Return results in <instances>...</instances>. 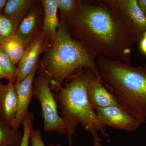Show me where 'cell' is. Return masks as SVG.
Returning <instances> with one entry per match:
<instances>
[{"label":"cell","mask_w":146,"mask_h":146,"mask_svg":"<svg viewBox=\"0 0 146 146\" xmlns=\"http://www.w3.org/2000/svg\"><path fill=\"white\" fill-rule=\"evenodd\" d=\"M139 43L141 51L144 54L146 55V32L143 34V36Z\"/></svg>","instance_id":"7402d4cb"},{"label":"cell","mask_w":146,"mask_h":146,"mask_svg":"<svg viewBox=\"0 0 146 146\" xmlns=\"http://www.w3.org/2000/svg\"><path fill=\"white\" fill-rule=\"evenodd\" d=\"M34 118V116L33 113L29 111L22 124L24 127L23 136V141L20 146H29L30 137L32 131L33 130V124Z\"/></svg>","instance_id":"d6986e66"},{"label":"cell","mask_w":146,"mask_h":146,"mask_svg":"<svg viewBox=\"0 0 146 146\" xmlns=\"http://www.w3.org/2000/svg\"><path fill=\"white\" fill-rule=\"evenodd\" d=\"M41 61V69L46 75L50 86L62 85L78 71L89 68L98 75V57L71 36L63 21L54 39Z\"/></svg>","instance_id":"277c9868"},{"label":"cell","mask_w":146,"mask_h":146,"mask_svg":"<svg viewBox=\"0 0 146 146\" xmlns=\"http://www.w3.org/2000/svg\"><path fill=\"white\" fill-rule=\"evenodd\" d=\"M23 133L13 129L0 119V146H20Z\"/></svg>","instance_id":"2e32d148"},{"label":"cell","mask_w":146,"mask_h":146,"mask_svg":"<svg viewBox=\"0 0 146 146\" xmlns=\"http://www.w3.org/2000/svg\"><path fill=\"white\" fill-rule=\"evenodd\" d=\"M95 110L99 119L105 126L132 132L137 130L141 125L119 106L98 108Z\"/></svg>","instance_id":"52a82bcc"},{"label":"cell","mask_w":146,"mask_h":146,"mask_svg":"<svg viewBox=\"0 0 146 146\" xmlns=\"http://www.w3.org/2000/svg\"><path fill=\"white\" fill-rule=\"evenodd\" d=\"M57 146H61V145H60V144H58Z\"/></svg>","instance_id":"83f0119b"},{"label":"cell","mask_w":146,"mask_h":146,"mask_svg":"<svg viewBox=\"0 0 146 146\" xmlns=\"http://www.w3.org/2000/svg\"><path fill=\"white\" fill-rule=\"evenodd\" d=\"M16 27L13 21L3 13L0 14V35L4 41L15 35Z\"/></svg>","instance_id":"ac0fdd59"},{"label":"cell","mask_w":146,"mask_h":146,"mask_svg":"<svg viewBox=\"0 0 146 146\" xmlns=\"http://www.w3.org/2000/svg\"><path fill=\"white\" fill-rule=\"evenodd\" d=\"M133 24L142 38L146 32V18L139 7L137 0H113Z\"/></svg>","instance_id":"4fadbf2b"},{"label":"cell","mask_w":146,"mask_h":146,"mask_svg":"<svg viewBox=\"0 0 146 146\" xmlns=\"http://www.w3.org/2000/svg\"><path fill=\"white\" fill-rule=\"evenodd\" d=\"M18 108L15 84H3L0 87V119L12 128Z\"/></svg>","instance_id":"30bf717a"},{"label":"cell","mask_w":146,"mask_h":146,"mask_svg":"<svg viewBox=\"0 0 146 146\" xmlns=\"http://www.w3.org/2000/svg\"><path fill=\"white\" fill-rule=\"evenodd\" d=\"M7 0H0V14L3 13L4 9Z\"/></svg>","instance_id":"d4e9b609"},{"label":"cell","mask_w":146,"mask_h":146,"mask_svg":"<svg viewBox=\"0 0 146 146\" xmlns=\"http://www.w3.org/2000/svg\"><path fill=\"white\" fill-rule=\"evenodd\" d=\"M40 70L39 75L33 82V94L41 106L44 130L46 133L54 131L59 135L66 134V125L58 114V105L51 89L49 80L45 73Z\"/></svg>","instance_id":"5b68a950"},{"label":"cell","mask_w":146,"mask_h":146,"mask_svg":"<svg viewBox=\"0 0 146 146\" xmlns=\"http://www.w3.org/2000/svg\"><path fill=\"white\" fill-rule=\"evenodd\" d=\"M3 84L1 82V80H0V87H1V86H2V85H3Z\"/></svg>","instance_id":"4316f807"},{"label":"cell","mask_w":146,"mask_h":146,"mask_svg":"<svg viewBox=\"0 0 146 146\" xmlns=\"http://www.w3.org/2000/svg\"><path fill=\"white\" fill-rule=\"evenodd\" d=\"M60 16L73 38L96 57L131 64L142 38L113 0L76 1L74 11Z\"/></svg>","instance_id":"6da1fadb"},{"label":"cell","mask_w":146,"mask_h":146,"mask_svg":"<svg viewBox=\"0 0 146 146\" xmlns=\"http://www.w3.org/2000/svg\"><path fill=\"white\" fill-rule=\"evenodd\" d=\"M48 43L42 30L26 48L24 54L18 63V76L15 84L22 81L39 64L40 55L45 52L49 46Z\"/></svg>","instance_id":"8992f818"},{"label":"cell","mask_w":146,"mask_h":146,"mask_svg":"<svg viewBox=\"0 0 146 146\" xmlns=\"http://www.w3.org/2000/svg\"><path fill=\"white\" fill-rule=\"evenodd\" d=\"M36 1L18 25L15 33V35L24 43L25 48L40 31L42 12L41 6Z\"/></svg>","instance_id":"9c48e42d"},{"label":"cell","mask_w":146,"mask_h":146,"mask_svg":"<svg viewBox=\"0 0 146 146\" xmlns=\"http://www.w3.org/2000/svg\"><path fill=\"white\" fill-rule=\"evenodd\" d=\"M36 1L35 0H7L3 13L13 21L17 29Z\"/></svg>","instance_id":"5bb4252c"},{"label":"cell","mask_w":146,"mask_h":146,"mask_svg":"<svg viewBox=\"0 0 146 146\" xmlns=\"http://www.w3.org/2000/svg\"><path fill=\"white\" fill-rule=\"evenodd\" d=\"M4 42V40L3 39V38H2L1 36L0 35V45L3 43V42Z\"/></svg>","instance_id":"484cf974"},{"label":"cell","mask_w":146,"mask_h":146,"mask_svg":"<svg viewBox=\"0 0 146 146\" xmlns=\"http://www.w3.org/2000/svg\"><path fill=\"white\" fill-rule=\"evenodd\" d=\"M0 46L15 65L21 60L25 49L24 43L16 35L4 40Z\"/></svg>","instance_id":"9a60e30c"},{"label":"cell","mask_w":146,"mask_h":146,"mask_svg":"<svg viewBox=\"0 0 146 146\" xmlns=\"http://www.w3.org/2000/svg\"><path fill=\"white\" fill-rule=\"evenodd\" d=\"M87 95L90 104L95 110L98 108L119 106L115 98L102 83L99 75L95 76L89 81Z\"/></svg>","instance_id":"8fae6325"},{"label":"cell","mask_w":146,"mask_h":146,"mask_svg":"<svg viewBox=\"0 0 146 146\" xmlns=\"http://www.w3.org/2000/svg\"><path fill=\"white\" fill-rule=\"evenodd\" d=\"M138 5L146 18V0H137Z\"/></svg>","instance_id":"603a6c76"},{"label":"cell","mask_w":146,"mask_h":146,"mask_svg":"<svg viewBox=\"0 0 146 146\" xmlns=\"http://www.w3.org/2000/svg\"><path fill=\"white\" fill-rule=\"evenodd\" d=\"M98 75L94 71L85 68L78 71L72 78L60 86H50L60 110V116L65 122L68 145L72 146L77 127L81 124L91 133L94 146H102L99 131L108 140L105 126L98 118L91 106L87 95L89 81Z\"/></svg>","instance_id":"7a4b0ae2"},{"label":"cell","mask_w":146,"mask_h":146,"mask_svg":"<svg viewBox=\"0 0 146 146\" xmlns=\"http://www.w3.org/2000/svg\"><path fill=\"white\" fill-rule=\"evenodd\" d=\"M0 65L3 68L8 74L10 78V81L8 82L16 83L18 70L16 65L10 59L8 55L0 46Z\"/></svg>","instance_id":"e0dca14e"},{"label":"cell","mask_w":146,"mask_h":146,"mask_svg":"<svg viewBox=\"0 0 146 146\" xmlns=\"http://www.w3.org/2000/svg\"><path fill=\"white\" fill-rule=\"evenodd\" d=\"M30 146H46L44 143L40 131L37 129H33L30 137ZM47 146H55L50 144Z\"/></svg>","instance_id":"44dd1931"},{"label":"cell","mask_w":146,"mask_h":146,"mask_svg":"<svg viewBox=\"0 0 146 146\" xmlns=\"http://www.w3.org/2000/svg\"><path fill=\"white\" fill-rule=\"evenodd\" d=\"M2 79H5L7 80L8 82H10V78L8 74L6 73L3 68L0 65V80Z\"/></svg>","instance_id":"cb8c5ba5"},{"label":"cell","mask_w":146,"mask_h":146,"mask_svg":"<svg viewBox=\"0 0 146 146\" xmlns=\"http://www.w3.org/2000/svg\"><path fill=\"white\" fill-rule=\"evenodd\" d=\"M58 9L61 13L60 15L67 16L73 13L76 7L75 0H56Z\"/></svg>","instance_id":"ffe728a7"},{"label":"cell","mask_w":146,"mask_h":146,"mask_svg":"<svg viewBox=\"0 0 146 146\" xmlns=\"http://www.w3.org/2000/svg\"><path fill=\"white\" fill-rule=\"evenodd\" d=\"M39 68V64L35 66L26 78L15 84L18 100V108L13 128L18 130L23 124L24 119L28 112V108L33 94V82L35 76Z\"/></svg>","instance_id":"ba28073f"},{"label":"cell","mask_w":146,"mask_h":146,"mask_svg":"<svg viewBox=\"0 0 146 146\" xmlns=\"http://www.w3.org/2000/svg\"><path fill=\"white\" fill-rule=\"evenodd\" d=\"M98 75L119 106L140 124L146 122V64L130 63L102 57L97 59Z\"/></svg>","instance_id":"3957f363"},{"label":"cell","mask_w":146,"mask_h":146,"mask_svg":"<svg viewBox=\"0 0 146 146\" xmlns=\"http://www.w3.org/2000/svg\"><path fill=\"white\" fill-rule=\"evenodd\" d=\"M44 11L42 31L47 41L51 44L59 26L56 0L41 1Z\"/></svg>","instance_id":"7c38bea8"}]
</instances>
